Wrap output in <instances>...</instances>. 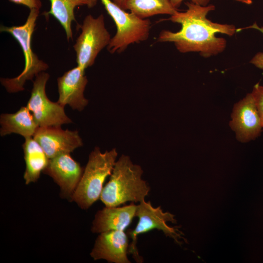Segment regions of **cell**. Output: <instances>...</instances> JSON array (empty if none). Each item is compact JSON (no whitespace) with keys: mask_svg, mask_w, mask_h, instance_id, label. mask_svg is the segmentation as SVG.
Instances as JSON below:
<instances>
[{"mask_svg":"<svg viewBox=\"0 0 263 263\" xmlns=\"http://www.w3.org/2000/svg\"><path fill=\"white\" fill-rule=\"evenodd\" d=\"M185 12L178 10L168 20L181 25L176 32L163 30L159 34V42H173L181 53L198 52L201 56L208 57L222 53L225 48L226 40L216 36L217 33L233 36L237 29L233 25L213 22L207 18L208 13L215 9L210 4L202 6L187 2Z\"/></svg>","mask_w":263,"mask_h":263,"instance_id":"6da1fadb","label":"cell"},{"mask_svg":"<svg viewBox=\"0 0 263 263\" xmlns=\"http://www.w3.org/2000/svg\"><path fill=\"white\" fill-rule=\"evenodd\" d=\"M141 167L127 155L116 161L109 182L103 187L100 199L105 207H118L127 202L140 203L150 191L142 179Z\"/></svg>","mask_w":263,"mask_h":263,"instance_id":"7a4b0ae2","label":"cell"},{"mask_svg":"<svg viewBox=\"0 0 263 263\" xmlns=\"http://www.w3.org/2000/svg\"><path fill=\"white\" fill-rule=\"evenodd\" d=\"M117 156L115 149L102 152L98 147H95L91 152L72 199L81 208H89L100 198L103 184L111 175Z\"/></svg>","mask_w":263,"mask_h":263,"instance_id":"3957f363","label":"cell"},{"mask_svg":"<svg viewBox=\"0 0 263 263\" xmlns=\"http://www.w3.org/2000/svg\"><path fill=\"white\" fill-rule=\"evenodd\" d=\"M39 13L38 9H30L24 24L10 27L3 25L0 26L1 32L10 34L19 42L25 59L24 68L18 76L11 78H0L1 85L8 93H17L23 91L24 85L27 80H32L34 77L44 72L49 67L46 63L38 58L31 47L32 37Z\"/></svg>","mask_w":263,"mask_h":263,"instance_id":"277c9868","label":"cell"},{"mask_svg":"<svg viewBox=\"0 0 263 263\" xmlns=\"http://www.w3.org/2000/svg\"><path fill=\"white\" fill-rule=\"evenodd\" d=\"M101 1L116 27V32L107 47L110 53H120L131 44L148 38L151 28L149 19H142L132 12H127L111 0Z\"/></svg>","mask_w":263,"mask_h":263,"instance_id":"5b68a950","label":"cell"},{"mask_svg":"<svg viewBox=\"0 0 263 263\" xmlns=\"http://www.w3.org/2000/svg\"><path fill=\"white\" fill-rule=\"evenodd\" d=\"M81 33L74 49L78 66L85 70L92 66L101 51L110 43V34L105 27L103 14L96 18L86 16L80 25Z\"/></svg>","mask_w":263,"mask_h":263,"instance_id":"8992f818","label":"cell"},{"mask_svg":"<svg viewBox=\"0 0 263 263\" xmlns=\"http://www.w3.org/2000/svg\"><path fill=\"white\" fill-rule=\"evenodd\" d=\"M135 217L138 218L135 228L128 232L132 240L129 244L128 253L132 255L137 263L143 262L136 246L137 236L141 234L157 229L179 243L178 239L181 238V232L178 227H170L167 224L168 222L175 223L174 216L168 212H163L160 207H154L150 201L146 202L144 200L137 205Z\"/></svg>","mask_w":263,"mask_h":263,"instance_id":"52a82bcc","label":"cell"},{"mask_svg":"<svg viewBox=\"0 0 263 263\" xmlns=\"http://www.w3.org/2000/svg\"><path fill=\"white\" fill-rule=\"evenodd\" d=\"M50 75L39 73L33 81L31 96L26 107L33 114L39 127H61L72 122L66 115L64 106L51 101L46 93V83Z\"/></svg>","mask_w":263,"mask_h":263,"instance_id":"ba28073f","label":"cell"},{"mask_svg":"<svg viewBox=\"0 0 263 263\" xmlns=\"http://www.w3.org/2000/svg\"><path fill=\"white\" fill-rule=\"evenodd\" d=\"M231 117L229 126L239 141L248 142L260 135L263 124L252 93L234 104Z\"/></svg>","mask_w":263,"mask_h":263,"instance_id":"9c48e42d","label":"cell"},{"mask_svg":"<svg viewBox=\"0 0 263 263\" xmlns=\"http://www.w3.org/2000/svg\"><path fill=\"white\" fill-rule=\"evenodd\" d=\"M43 172L51 177L58 185L62 197L72 200L83 170L70 153H62L49 159Z\"/></svg>","mask_w":263,"mask_h":263,"instance_id":"30bf717a","label":"cell"},{"mask_svg":"<svg viewBox=\"0 0 263 263\" xmlns=\"http://www.w3.org/2000/svg\"><path fill=\"white\" fill-rule=\"evenodd\" d=\"M33 137L49 159L62 153H70L83 145L77 131L64 130L61 127H39Z\"/></svg>","mask_w":263,"mask_h":263,"instance_id":"8fae6325","label":"cell"},{"mask_svg":"<svg viewBox=\"0 0 263 263\" xmlns=\"http://www.w3.org/2000/svg\"><path fill=\"white\" fill-rule=\"evenodd\" d=\"M57 82L59 103L78 111H82L88 105V100L84 94L88 83L85 70L77 66L58 77Z\"/></svg>","mask_w":263,"mask_h":263,"instance_id":"7c38bea8","label":"cell"},{"mask_svg":"<svg viewBox=\"0 0 263 263\" xmlns=\"http://www.w3.org/2000/svg\"><path fill=\"white\" fill-rule=\"evenodd\" d=\"M90 255L94 260H105L114 263H131L127 254L128 237L123 230H110L99 233Z\"/></svg>","mask_w":263,"mask_h":263,"instance_id":"4fadbf2b","label":"cell"},{"mask_svg":"<svg viewBox=\"0 0 263 263\" xmlns=\"http://www.w3.org/2000/svg\"><path fill=\"white\" fill-rule=\"evenodd\" d=\"M136 208L137 205L133 202L122 207H106L95 214L91 231L96 233L110 230L124 231L135 217Z\"/></svg>","mask_w":263,"mask_h":263,"instance_id":"5bb4252c","label":"cell"},{"mask_svg":"<svg viewBox=\"0 0 263 263\" xmlns=\"http://www.w3.org/2000/svg\"><path fill=\"white\" fill-rule=\"evenodd\" d=\"M1 136L14 133L25 138L33 137L39 126L26 106L13 113H2L0 116Z\"/></svg>","mask_w":263,"mask_h":263,"instance_id":"9a60e30c","label":"cell"},{"mask_svg":"<svg viewBox=\"0 0 263 263\" xmlns=\"http://www.w3.org/2000/svg\"><path fill=\"white\" fill-rule=\"evenodd\" d=\"M25 170L23 178L26 185L35 183L47 167L49 158L39 143L33 137L25 138L22 145Z\"/></svg>","mask_w":263,"mask_h":263,"instance_id":"2e32d148","label":"cell"},{"mask_svg":"<svg viewBox=\"0 0 263 263\" xmlns=\"http://www.w3.org/2000/svg\"><path fill=\"white\" fill-rule=\"evenodd\" d=\"M50 9L43 15L53 16L63 28L69 41L73 39L72 23L76 21L74 14L75 8L78 6H86L89 8L94 7L97 0H49Z\"/></svg>","mask_w":263,"mask_h":263,"instance_id":"e0dca14e","label":"cell"},{"mask_svg":"<svg viewBox=\"0 0 263 263\" xmlns=\"http://www.w3.org/2000/svg\"><path fill=\"white\" fill-rule=\"evenodd\" d=\"M126 10L142 19L157 15L171 16L178 10L170 0H127Z\"/></svg>","mask_w":263,"mask_h":263,"instance_id":"ac0fdd59","label":"cell"},{"mask_svg":"<svg viewBox=\"0 0 263 263\" xmlns=\"http://www.w3.org/2000/svg\"><path fill=\"white\" fill-rule=\"evenodd\" d=\"M257 106L263 124V86L259 83L255 84L251 92Z\"/></svg>","mask_w":263,"mask_h":263,"instance_id":"d6986e66","label":"cell"},{"mask_svg":"<svg viewBox=\"0 0 263 263\" xmlns=\"http://www.w3.org/2000/svg\"><path fill=\"white\" fill-rule=\"evenodd\" d=\"M254 29L260 31L263 34V27H259L256 22L252 25L245 28H239L237 29V32L241 31L243 29ZM250 62L254 65L256 67L263 69V53H257L250 60Z\"/></svg>","mask_w":263,"mask_h":263,"instance_id":"ffe728a7","label":"cell"},{"mask_svg":"<svg viewBox=\"0 0 263 263\" xmlns=\"http://www.w3.org/2000/svg\"><path fill=\"white\" fill-rule=\"evenodd\" d=\"M16 4H21L27 6L30 9H37L39 10L42 6L40 0H9Z\"/></svg>","mask_w":263,"mask_h":263,"instance_id":"44dd1931","label":"cell"},{"mask_svg":"<svg viewBox=\"0 0 263 263\" xmlns=\"http://www.w3.org/2000/svg\"><path fill=\"white\" fill-rule=\"evenodd\" d=\"M184 0H170L172 5L176 8L180 6L182 1ZM191 2L202 6H207L210 0H190Z\"/></svg>","mask_w":263,"mask_h":263,"instance_id":"7402d4cb","label":"cell"},{"mask_svg":"<svg viewBox=\"0 0 263 263\" xmlns=\"http://www.w3.org/2000/svg\"><path fill=\"white\" fill-rule=\"evenodd\" d=\"M127 0H113V1L122 9L126 10V3Z\"/></svg>","mask_w":263,"mask_h":263,"instance_id":"603a6c76","label":"cell"},{"mask_svg":"<svg viewBox=\"0 0 263 263\" xmlns=\"http://www.w3.org/2000/svg\"><path fill=\"white\" fill-rule=\"evenodd\" d=\"M236 1L241 2L247 4H250L252 3V0H235Z\"/></svg>","mask_w":263,"mask_h":263,"instance_id":"cb8c5ba5","label":"cell"}]
</instances>
